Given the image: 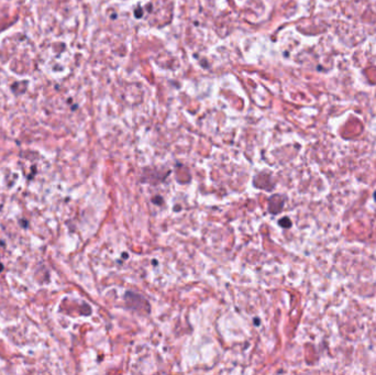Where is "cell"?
<instances>
[{"label": "cell", "mask_w": 376, "mask_h": 375, "mask_svg": "<svg viewBox=\"0 0 376 375\" xmlns=\"http://www.w3.org/2000/svg\"><path fill=\"white\" fill-rule=\"evenodd\" d=\"M283 205H284V199L283 197H280V195H275L272 196L268 200V209L272 213L275 212V207H277V211L280 212L283 208Z\"/></svg>", "instance_id": "6da1fadb"}, {"label": "cell", "mask_w": 376, "mask_h": 375, "mask_svg": "<svg viewBox=\"0 0 376 375\" xmlns=\"http://www.w3.org/2000/svg\"><path fill=\"white\" fill-rule=\"evenodd\" d=\"M278 223H280V225L283 228H290V225H292V221L289 220V218H287V217L280 219Z\"/></svg>", "instance_id": "7a4b0ae2"}, {"label": "cell", "mask_w": 376, "mask_h": 375, "mask_svg": "<svg viewBox=\"0 0 376 375\" xmlns=\"http://www.w3.org/2000/svg\"><path fill=\"white\" fill-rule=\"evenodd\" d=\"M2 269H3V265H2V264H1V263H0V272L2 271Z\"/></svg>", "instance_id": "3957f363"}, {"label": "cell", "mask_w": 376, "mask_h": 375, "mask_svg": "<svg viewBox=\"0 0 376 375\" xmlns=\"http://www.w3.org/2000/svg\"><path fill=\"white\" fill-rule=\"evenodd\" d=\"M374 196H375V197H376V193H375V194H374Z\"/></svg>", "instance_id": "277c9868"}]
</instances>
